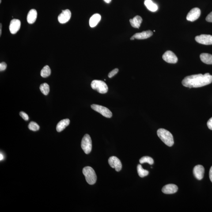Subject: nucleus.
<instances>
[{"label": "nucleus", "instance_id": "9b49d317", "mask_svg": "<svg viewBox=\"0 0 212 212\" xmlns=\"http://www.w3.org/2000/svg\"><path fill=\"white\" fill-rule=\"evenodd\" d=\"M71 17V13L69 9L62 10V12L58 16V20L61 24H65L70 19Z\"/></svg>", "mask_w": 212, "mask_h": 212}, {"label": "nucleus", "instance_id": "1a4fd4ad", "mask_svg": "<svg viewBox=\"0 0 212 212\" xmlns=\"http://www.w3.org/2000/svg\"><path fill=\"white\" fill-rule=\"evenodd\" d=\"M108 164L111 168H115V171L119 172L122 168V164L120 160L115 156H111L108 159Z\"/></svg>", "mask_w": 212, "mask_h": 212}, {"label": "nucleus", "instance_id": "c756f323", "mask_svg": "<svg viewBox=\"0 0 212 212\" xmlns=\"http://www.w3.org/2000/svg\"><path fill=\"white\" fill-rule=\"evenodd\" d=\"M206 20L209 22L212 23V12L207 16Z\"/></svg>", "mask_w": 212, "mask_h": 212}, {"label": "nucleus", "instance_id": "7ed1b4c3", "mask_svg": "<svg viewBox=\"0 0 212 212\" xmlns=\"http://www.w3.org/2000/svg\"><path fill=\"white\" fill-rule=\"evenodd\" d=\"M83 173L88 184L92 185L96 183L97 180V176L94 170L91 167H85L83 168Z\"/></svg>", "mask_w": 212, "mask_h": 212}, {"label": "nucleus", "instance_id": "f3484780", "mask_svg": "<svg viewBox=\"0 0 212 212\" xmlns=\"http://www.w3.org/2000/svg\"><path fill=\"white\" fill-rule=\"evenodd\" d=\"M70 123V121L69 119H64L60 121L57 125V131L58 132H61L69 125Z\"/></svg>", "mask_w": 212, "mask_h": 212}, {"label": "nucleus", "instance_id": "393cba45", "mask_svg": "<svg viewBox=\"0 0 212 212\" xmlns=\"http://www.w3.org/2000/svg\"><path fill=\"white\" fill-rule=\"evenodd\" d=\"M140 162L141 164L147 163L150 165H153L154 164V160L153 159L150 157L144 156L140 159Z\"/></svg>", "mask_w": 212, "mask_h": 212}, {"label": "nucleus", "instance_id": "a878e982", "mask_svg": "<svg viewBox=\"0 0 212 212\" xmlns=\"http://www.w3.org/2000/svg\"><path fill=\"white\" fill-rule=\"evenodd\" d=\"M28 127L30 130L34 131H37L40 128L39 125L34 122H31L28 125Z\"/></svg>", "mask_w": 212, "mask_h": 212}, {"label": "nucleus", "instance_id": "c85d7f7f", "mask_svg": "<svg viewBox=\"0 0 212 212\" xmlns=\"http://www.w3.org/2000/svg\"><path fill=\"white\" fill-rule=\"evenodd\" d=\"M7 67V64L5 62H2L0 63V71H2L6 70Z\"/></svg>", "mask_w": 212, "mask_h": 212}, {"label": "nucleus", "instance_id": "5701e85b", "mask_svg": "<svg viewBox=\"0 0 212 212\" xmlns=\"http://www.w3.org/2000/svg\"><path fill=\"white\" fill-rule=\"evenodd\" d=\"M137 171H138L139 176L141 178H143L149 175V171L144 169L140 164H139L137 166Z\"/></svg>", "mask_w": 212, "mask_h": 212}, {"label": "nucleus", "instance_id": "7c9ffc66", "mask_svg": "<svg viewBox=\"0 0 212 212\" xmlns=\"http://www.w3.org/2000/svg\"><path fill=\"white\" fill-rule=\"evenodd\" d=\"M207 125L209 129L212 130V117L208 121Z\"/></svg>", "mask_w": 212, "mask_h": 212}, {"label": "nucleus", "instance_id": "2eb2a0df", "mask_svg": "<svg viewBox=\"0 0 212 212\" xmlns=\"http://www.w3.org/2000/svg\"><path fill=\"white\" fill-rule=\"evenodd\" d=\"M153 35V32L151 30L143 31L141 33H137L133 35L134 38L137 39H144L150 37Z\"/></svg>", "mask_w": 212, "mask_h": 212}, {"label": "nucleus", "instance_id": "dca6fc26", "mask_svg": "<svg viewBox=\"0 0 212 212\" xmlns=\"http://www.w3.org/2000/svg\"><path fill=\"white\" fill-rule=\"evenodd\" d=\"M37 13L35 9H32L28 12L27 17V21L29 24L34 23L37 18Z\"/></svg>", "mask_w": 212, "mask_h": 212}, {"label": "nucleus", "instance_id": "b1692460", "mask_svg": "<svg viewBox=\"0 0 212 212\" xmlns=\"http://www.w3.org/2000/svg\"><path fill=\"white\" fill-rule=\"evenodd\" d=\"M40 89L43 94L47 95L50 92L49 86L47 83L42 84L40 85Z\"/></svg>", "mask_w": 212, "mask_h": 212}, {"label": "nucleus", "instance_id": "6e6552de", "mask_svg": "<svg viewBox=\"0 0 212 212\" xmlns=\"http://www.w3.org/2000/svg\"><path fill=\"white\" fill-rule=\"evenodd\" d=\"M200 14V9L198 8H194L189 12L186 19L189 21L193 22L199 18Z\"/></svg>", "mask_w": 212, "mask_h": 212}, {"label": "nucleus", "instance_id": "423d86ee", "mask_svg": "<svg viewBox=\"0 0 212 212\" xmlns=\"http://www.w3.org/2000/svg\"><path fill=\"white\" fill-rule=\"evenodd\" d=\"M92 109L101 114L103 116L107 118H111L112 116V112L108 108L103 106L93 104L91 105Z\"/></svg>", "mask_w": 212, "mask_h": 212}, {"label": "nucleus", "instance_id": "aec40b11", "mask_svg": "<svg viewBox=\"0 0 212 212\" xmlns=\"http://www.w3.org/2000/svg\"><path fill=\"white\" fill-rule=\"evenodd\" d=\"M201 60L206 64L212 65V55L207 53H202L200 55Z\"/></svg>", "mask_w": 212, "mask_h": 212}, {"label": "nucleus", "instance_id": "4be33fe9", "mask_svg": "<svg viewBox=\"0 0 212 212\" xmlns=\"http://www.w3.org/2000/svg\"><path fill=\"white\" fill-rule=\"evenodd\" d=\"M51 70L50 69L49 66L48 65H46L42 69L41 72V76L44 78H46L48 77L51 74Z\"/></svg>", "mask_w": 212, "mask_h": 212}, {"label": "nucleus", "instance_id": "4468645a", "mask_svg": "<svg viewBox=\"0 0 212 212\" xmlns=\"http://www.w3.org/2000/svg\"><path fill=\"white\" fill-rule=\"evenodd\" d=\"M178 187L176 185L170 184L167 185L163 187L162 191L166 194H172L177 192Z\"/></svg>", "mask_w": 212, "mask_h": 212}, {"label": "nucleus", "instance_id": "f03ea898", "mask_svg": "<svg viewBox=\"0 0 212 212\" xmlns=\"http://www.w3.org/2000/svg\"><path fill=\"white\" fill-rule=\"evenodd\" d=\"M157 136L165 145L172 146L174 143L173 136L170 132L164 129H159L157 131Z\"/></svg>", "mask_w": 212, "mask_h": 212}, {"label": "nucleus", "instance_id": "412c9836", "mask_svg": "<svg viewBox=\"0 0 212 212\" xmlns=\"http://www.w3.org/2000/svg\"><path fill=\"white\" fill-rule=\"evenodd\" d=\"M144 4L147 9L152 12H156L158 9L157 5L153 2L152 0H145Z\"/></svg>", "mask_w": 212, "mask_h": 212}, {"label": "nucleus", "instance_id": "f8f14e48", "mask_svg": "<svg viewBox=\"0 0 212 212\" xmlns=\"http://www.w3.org/2000/svg\"><path fill=\"white\" fill-rule=\"evenodd\" d=\"M21 23L19 20L13 19L10 21L9 30L11 33L14 34L17 33L21 28Z\"/></svg>", "mask_w": 212, "mask_h": 212}, {"label": "nucleus", "instance_id": "20e7f679", "mask_svg": "<svg viewBox=\"0 0 212 212\" xmlns=\"http://www.w3.org/2000/svg\"><path fill=\"white\" fill-rule=\"evenodd\" d=\"M92 89L100 94H105L108 91V87L104 81L101 80H93L91 84Z\"/></svg>", "mask_w": 212, "mask_h": 212}, {"label": "nucleus", "instance_id": "9d476101", "mask_svg": "<svg viewBox=\"0 0 212 212\" xmlns=\"http://www.w3.org/2000/svg\"><path fill=\"white\" fill-rule=\"evenodd\" d=\"M165 62L169 63L175 64L178 62V58L176 55L171 51H167L162 56Z\"/></svg>", "mask_w": 212, "mask_h": 212}, {"label": "nucleus", "instance_id": "2f4dec72", "mask_svg": "<svg viewBox=\"0 0 212 212\" xmlns=\"http://www.w3.org/2000/svg\"><path fill=\"white\" fill-rule=\"evenodd\" d=\"M209 178H210V180L212 182V166L209 171Z\"/></svg>", "mask_w": 212, "mask_h": 212}, {"label": "nucleus", "instance_id": "72a5a7b5", "mask_svg": "<svg viewBox=\"0 0 212 212\" xmlns=\"http://www.w3.org/2000/svg\"><path fill=\"white\" fill-rule=\"evenodd\" d=\"M111 1H112V0H104V2L107 3H109L110 2H111Z\"/></svg>", "mask_w": 212, "mask_h": 212}, {"label": "nucleus", "instance_id": "f257e3e1", "mask_svg": "<svg viewBox=\"0 0 212 212\" xmlns=\"http://www.w3.org/2000/svg\"><path fill=\"white\" fill-rule=\"evenodd\" d=\"M212 82V76L209 73L205 74L193 75L185 77L182 81L183 86L191 88H199L205 86Z\"/></svg>", "mask_w": 212, "mask_h": 212}, {"label": "nucleus", "instance_id": "0eeeda50", "mask_svg": "<svg viewBox=\"0 0 212 212\" xmlns=\"http://www.w3.org/2000/svg\"><path fill=\"white\" fill-rule=\"evenodd\" d=\"M195 40L198 43L205 45L212 44V36L210 35L202 34L195 37Z\"/></svg>", "mask_w": 212, "mask_h": 212}, {"label": "nucleus", "instance_id": "f704fd0d", "mask_svg": "<svg viewBox=\"0 0 212 212\" xmlns=\"http://www.w3.org/2000/svg\"><path fill=\"white\" fill-rule=\"evenodd\" d=\"M1 28H2V24L1 23L0 24V35H1V34H2V30H1Z\"/></svg>", "mask_w": 212, "mask_h": 212}, {"label": "nucleus", "instance_id": "e433bc0d", "mask_svg": "<svg viewBox=\"0 0 212 212\" xmlns=\"http://www.w3.org/2000/svg\"><path fill=\"white\" fill-rule=\"evenodd\" d=\"M0 3H1V0H0Z\"/></svg>", "mask_w": 212, "mask_h": 212}, {"label": "nucleus", "instance_id": "c9c22d12", "mask_svg": "<svg viewBox=\"0 0 212 212\" xmlns=\"http://www.w3.org/2000/svg\"><path fill=\"white\" fill-rule=\"evenodd\" d=\"M134 39H135V38H134V37H133V36L131 38H130V40H134Z\"/></svg>", "mask_w": 212, "mask_h": 212}, {"label": "nucleus", "instance_id": "473e14b6", "mask_svg": "<svg viewBox=\"0 0 212 212\" xmlns=\"http://www.w3.org/2000/svg\"><path fill=\"white\" fill-rule=\"evenodd\" d=\"M0 156H1V157H0V160H1V161H2V160H3L4 158L3 155H2V154L1 153Z\"/></svg>", "mask_w": 212, "mask_h": 212}, {"label": "nucleus", "instance_id": "a211bd4d", "mask_svg": "<svg viewBox=\"0 0 212 212\" xmlns=\"http://www.w3.org/2000/svg\"><path fill=\"white\" fill-rule=\"evenodd\" d=\"M101 16L100 15L96 13L90 17L89 20L90 26L92 28L96 26L100 21Z\"/></svg>", "mask_w": 212, "mask_h": 212}, {"label": "nucleus", "instance_id": "cd10ccee", "mask_svg": "<svg viewBox=\"0 0 212 212\" xmlns=\"http://www.w3.org/2000/svg\"><path fill=\"white\" fill-rule=\"evenodd\" d=\"M20 115L24 120L28 121L29 119V117L25 112H20Z\"/></svg>", "mask_w": 212, "mask_h": 212}, {"label": "nucleus", "instance_id": "6ab92c4d", "mask_svg": "<svg viewBox=\"0 0 212 212\" xmlns=\"http://www.w3.org/2000/svg\"><path fill=\"white\" fill-rule=\"evenodd\" d=\"M142 22V19L140 16H137L130 19V22L132 26L134 28H139Z\"/></svg>", "mask_w": 212, "mask_h": 212}, {"label": "nucleus", "instance_id": "ddd939ff", "mask_svg": "<svg viewBox=\"0 0 212 212\" xmlns=\"http://www.w3.org/2000/svg\"><path fill=\"white\" fill-rule=\"evenodd\" d=\"M204 172V168L202 165H197L194 168V176L198 180H201L203 178Z\"/></svg>", "mask_w": 212, "mask_h": 212}, {"label": "nucleus", "instance_id": "39448f33", "mask_svg": "<svg viewBox=\"0 0 212 212\" xmlns=\"http://www.w3.org/2000/svg\"><path fill=\"white\" fill-rule=\"evenodd\" d=\"M81 148L86 154H88L91 151L92 142L90 136L88 134H85L83 137L81 143Z\"/></svg>", "mask_w": 212, "mask_h": 212}, {"label": "nucleus", "instance_id": "bb28decb", "mask_svg": "<svg viewBox=\"0 0 212 212\" xmlns=\"http://www.w3.org/2000/svg\"><path fill=\"white\" fill-rule=\"evenodd\" d=\"M118 71H119V69H114L113 70L110 72L109 74H108V77L110 78H112V77L114 76L115 75L117 74Z\"/></svg>", "mask_w": 212, "mask_h": 212}]
</instances>
